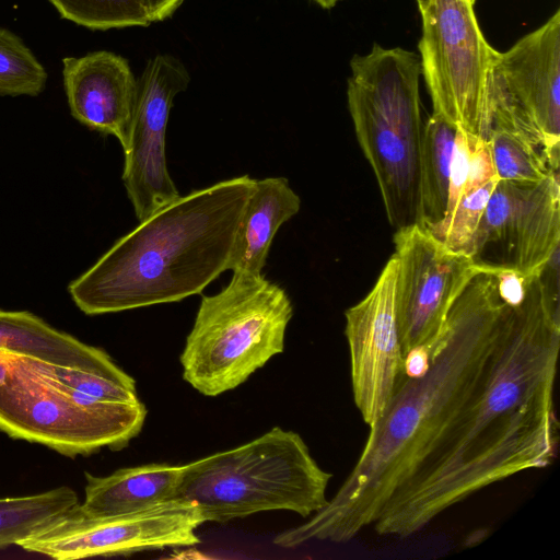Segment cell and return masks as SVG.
I'll return each instance as SVG.
<instances>
[{"label": "cell", "instance_id": "cell-1", "mask_svg": "<svg viewBox=\"0 0 560 560\" xmlns=\"http://www.w3.org/2000/svg\"><path fill=\"white\" fill-rule=\"evenodd\" d=\"M560 350L559 262L511 296L486 364L457 412L373 523L378 535L409 537L471 494L558 452L555 382Z\"/></svg>", "mask_w": 560, "mask_h": 560}, {"label": "cell", "instance_id": "cell-2", "mask_svg": "<svg viewBox=\"0 0 560 560\" xmlns=\"http://www.w3.org/2000/svg\"><path fill=\"white\" fill-rule=\"evenodd\" d=\"M509 301L495 271L479 270L469 280L432 346L428 372L412 378L401 371L387 406L370 425L359 459L336 494L307 522L278 534L275 545L343 544L373 525L389 495L469 395L493 348Z\"/></svg>", "mask_w": 560, "mask_h": 560}, {"label": "cell", "instance_id": "cell-3", "mask_svg": "<svg viewBox=\"0 0 560 560\" xmlns=\"http://www.w3.org/2000/svg\"><path fill=\"white\" fill-rule=\"evenodd\" d=\"M255 182L233 177L159 208L69 284L72 301L101 315L201 293L226 270Z\"/></svg>", "mask_w": 560, "mask_h": 560}, {"label": "cell", "instance_id": "cell-4", "mask_svg": "<svg viewBox=\"0 0 560 560\" xmlns=\"http://www.w3.org/2000/svg\"><path fill=\"white\" fill-rule=\"evenodd\" d=\"M348 107L355 136L377 180L389 224L421 225L420 161L425 122L420 56L374 44L350 60Z\"/></svg>", "mask_w": 560, "mask_h": 560}, {"label": "cell", "instance_id": "cell-5", "mask_svg": "<svg viewBox=\"0 0 560 560\" xmlns=\"http://www.w3.org/2000/svg\"><path fill=\"white\" fill-rule=\"evenodd\" d=\"M331 477L299 433L275 427L237 447L184 464L176 500L195 504L206 522L275 510L307 517L328 503Z\"/></svg>", "mask_w": 560, "mask_h": 560}, {"label": "cell", "instance_id": "cell-6", "mask_svg": "<svg viewBox=\"0 0 560 560\" xmlns=\"http://www.w3.org/2000/svg\"><path fill=\"white\" fill-rule=\"evenodd\" d=\"M292 316L280 285L261 275L233 272L225 288L201 299L179 357L183 378L208 397L236 388L284 350Z\"/></svg>", "mask_w": 560, "mask_h": 560}, {"label": "cell", "instance_id": "cell-7", "mask_svg": "<svg viewBox=\"0 0 560 560\" xmlns=\"http://www.w3.org/2000/svg\"><path fill=\"white\" fill-rule=\"evenodd\" d=\"M10 378L0 387V431L47 446L65 456H88L104 447L120 450L136 438L147 417L136 402L81 406L51 378L14 354Z\"/></svg>", "mask_w": 560, "mask_h": 560}, {"label": "cell", "instance_id": "cell-8", "mask_svg": "<svg viewBox=\"0 0 560 560\" xmlns=\"http://www.w3.org/2000/svg\"><path fill=\"white\" fill-rule=\"evenodd\" d=\"M421 16L420 60L433 113L488 141L492 109L487 78L492 47L477 23L474 2L429 0Z\"/></svg>", "mask_w": 560, "mask_h": 560}, {"label": "cell", "instance_id": "cell-9", "mask_svg": "<svg viewBox=\"0 0 560 560\" xmlns=\"http://www.w3.org/2000/svg\"><path fill=\"white\" fill-rule=\"evenodd\" d=\"M205 522L199 509L183 500L117 515L89 514L79 502L19 546L56 560L126 556L198 545Z\"/></svg>", "mask_w": 560, "mask_h": 560}, {"label": "cell", "instance_id": "cell-10", "mask_svg": "<svg viewBox=\"0 0 560 560\" xmlns=\"http://www.w3.org/2000/svg\"><path fill=\"white\" fill-rule=\"evenodd\" d=\"M559 248V174L537 183L499 179L474 240V265L530 276Z\"/></svg>", "mask_w": 560, "mask_h": 560}, {"label": "cell", "instance_id": "cell-11", "mask_svg": "<svg viewBox=\"0 0 560 560\" xmlns=\"http://www.w3.org/2000/svg\"><path fill=\"white\" fill-rule=\"evenodd\" d=\"M396 313L402 354L416 346L432 349L448 312L480 270L419 224L396 230Z\"/></svg>", "mask_w": 560, "mask_h": 560}, {"label": "cell", "instance_id": "cell-12", "mask_svg": "<svg viewBox=\"0 0 560 560\" xmlns=\"http://www.w3.org/2000/svg\"><path fill=\"white\" fill-rule=\"evenodd\" d=\"M189 80L180 60L158 55L137 81L122 180L139 221L180 196L168 174L165 136L173 100L187 89Z\"/></svg>", "mask_w": 560, "mask_h": 560}, {"label": "cell", "instance_id": "cell-13", "mask_svg": "<svg viewBox=\"0 0 560 560\" xmlns=\"http://www.w3.org/2000/svg\"><path fill=\"white\" fill-rule=\"evenodd\" d=\"M397 268L393 255L371 291L345 313L353 400L369 427L381 417L402 371L395 298Z\"/></svg>", "mask_w": 560, "mask_h": 560}, {"label": "cell", "instance_id": "cell-14", "mask_svg": "<svg viewBox=\"0 0 560 560\" xmlns=\"http://www.w3.org/2000/svg\"><path fill=\"white\" fill-rule=\"evenodd\" d=\"M490 71L512 107L560 153V10L504 52L491 49Z\"/></svg>", "mask_w": 560, "mask_h": 560}, {"label": "cell", "instance_id": "cell-15", "mask_svg": "<svg viewBox=\"0 0 560 560\" xmlns=\"http://www.w3.org/2000/svg\"><path fill=\"white\" fill-rule=\"evenodd\" d=\"M65 91L71 115L93 130L129 148L137 96V80L128 61L109 51L62 60Z\"/></svg>", "mask_w": 560, "mask_h": 560}, {"label": "cell", "instance_id": "cell-16", "mask_svg": "<svg viewBox=\"0 0 560 560\" xmlns=\"http://www.w3.org/2000/svg\"><path fill=\"white\" fill-rule=\"evenodd\" d=\"M0 351L100 374L136 388L135 380L105 350L52 327L27 311L0 308Z\"/></svg>", "mask_w": 560, "mask_h": 560}, {"label": "cell", "instance_id": "cell-17", "mask_svg": "<svg viewBox=\"0 0 560 560\" xmlns=\"http://www.w3.org/2000/svg\"><path fill=\"white\" fill-rule=\"evenodd\" d=\"M301 208L284 177L256 179L235 233L226 270L261 275L279 228Z\"/></svg>", "mask_w": 560, "mask_h": 560}, {"label": "cell", "instance_id": "cell-18", "mask_svg": "<svg viewBox=\"0 0 560 560\" xmlns=\"http://www.w3.org/2000/svg\"><path fill=\"white\" fill-rule=\"evenodd\" d=\"M184 465L153 463L121 468L108 476L85 472L82 510L92 515L140 512L176 500Z\"/></svg>", "mask_w": 560, "mask_h": 560}, {"label": "cell", "instance_id": "cell-19", "mask_svg": "<svg viewBox=\"0 0 560 560\" xmlns=\"http://www.w3.org/2000/svg\"><path fill=\"white\" fill-rule=\"evenodd\" d=\"M457 126L433 113L424 125L420 161L421 226L429 229L446 214L451 161Z\"/></svg>", "mask_w": 560, "mask_h": 560}, {"label": "cell", "instance_id": "cell-20", "mask_svg": "<svg viewBox=\"0 0 560 560\" xmlns=\"http://www.w3.org/2000/svg\"><path fill=\"white\" fill-rule=\"evenodd\" d=\"M79 503L61 486L35 494L0 498V549L18 545Z\"/></svg>", "mask_w": 560, "mask_h": 560}, {"label": "cell", "instance_id": "cell-21", "mask_svg": "<svg viewBox=\"0 0 560 560\" xmlns=\"http://www.w3.org/2000/svg\"><path fill=\"white\" fill-rule=\"evenodd\" d=\"M59 14L90 30L148 26L151 21L139 0H49Z\"/></svg>", "mask_w": 560, "mask_h": 560}, {"label": "cell", "instance_id": "cell-22", "mask_svg": "<svg viewBox=\"0 0 560 560\" xmlns=\"http://www.w3.org/2000/svg\"><path fill=\"white\" fill-rule=\"evenodd\" d=\"M47 73L30 48L14 33L0 28V95L36 96Z\"/></svg>", "mask_w": 560, "mask_h": 560}, {"label": "cell", "instance_id": "cell-23", "mask_svg": "<svg viewBox=\"0 0 560 560\" xmlns=\"http://www.w3.org/2000/svg\"><path fill=\"white\" fill-rule=\"evenodd\" d=\"M498 180L491 179L463 197L442 221L425 230L453 252L469 257L481 217Z\"/></svg>", "mask_w": 560, "mask_h": 560}, {"label": "cell", "instance_id": "cell-24", "mask_svg": "<svg viewBox=\"0 0 560 560\" xmlns=\"http://www.w3.org/2000/svg\"><path fill=\"white\" fill-rule=\"evenodd\" d=\"M23 359L36 372L100 401H139L136 388L128 387L103 375L73 368L58 366L27 357H23Z\"/></svg>", "mask_w": 560, "mask_h": 560}, {"label": "cell", "instance_id": "cell-25", "mask_svg": "<svg viewBox=\"0 0 560 560\" xmlns=\"http://www.w3.org/2000/svg\"><path fill=\"white\" fill-rule=\"evenodd\" d=\"M470 139V133L457 127L451 161L450 190L445 217L456 207L463 197L468 173Z\"/></svg>", "mask_w": 560, "mask_h": 560}, {"label": "cell", "instance_id": "cell-26", "mask_svg": "<svg viewBox=\"0 0 560 560\" xmlns=\"http://www.w3.org/2000/svg\"><path fill=\"white\" fill-rule=\"evenodd\" d=\"M494 178L499 177L495 172L489 142L471 135L468 173L463 197Z\"/></svg>", "mask_w": 560, "mask_h": 560}, {"label": "cell", "instance_id": "cell-27", "mask_svg": "<svg viewBox=\"0 0 560 560\" xmlns=\"http://www.w3.org/2000/svg\"><path fill=\"white\" fill-rule=\"evenodd\" d=\"M431 364V350L421 345L409 349L402 359V373L412 378L423 376Z\"/></svg>", "mask_w": 560, "mask_h": 560}, {"label": "cell", "instance_id": "cell-28", "mask_svg": "<svg viewBox=\"0 0 560 560\" xmlns=\"http://www.w3.org/2000/svg\"><path fill=\"white\" fill-rule=\"evenodd\" d=\"M151 23L173 15L184 0H139Z\"/></svg>", "mask_w": 560, "mask_h": 560}, {"label": "cell", "instance_id": "cell-29", "mask_svg": "<svg viewBox=\"0 0 560 560\" xmlns=\"http://www.w3.org/2000/svg\"><path fill=\"white\" fill-rule=\"evenodd\" d=\"M14 353L0 351V387L10 378L13 371Z\"/></svg>", "mask_w": 560, "mask_h": 560}, {"label": "cell", "instance_id": "cell-30", "mask_svg": "<svg viewBox=\"0 0 560 560\" xmlns=\"http://www.w3.org/2000/svg\"><path fill=\"white\" fill-rule=\"evenodd\" d=\"M318 5H320L324 9H331L334 8L338 2L342 0H313Z\"/></svg>", "mask_w": 560, "mask_h": 560}, {"label": "cell", "instance_id": "cell-31", "mask_svg": "<svg viewBox=\"0 0 560 560\" xmlns=\"http://www.w3.org/2000/svg\"><path fill=\"white\" fill-rule=\"evenodd\" d=\"M416 1H417L420 13H422L427 9V7L429 4V0H416Z\"/></svg>", "mask_w": 560, "mask_h": 560}, {"label": "cell", "instance_id": "cell-32", "mask_svg": "<svg viewBox=\"0 0 560 560\" xmlns=\"http://www.w3.org/2000/svg\"><path fill=\"white\" fill-rule=\"evenodd\" d=\"M471 1L475 3L476 0H471Z\"/></svg>", "mask_w": 560, "mask_h": 560}]
</instances>
